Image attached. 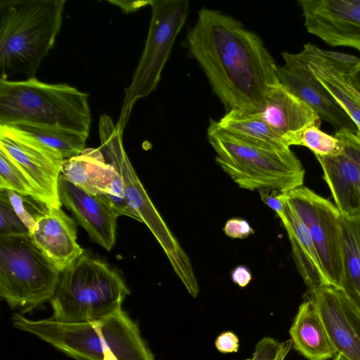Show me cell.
I'll list each match as a JSON object with an SVG mask.
<instances>
[{
	"mask_svg": "<svg viewBox=\"0 0 360 360\" xmlns=\"http://www.w3.org/2000/svg\"><path fill=\"white\" fill-rule=\"evenodd\" d=\"M103 360H117L112 352L108 347H105L104 349V359Z\"/></svg>",
	"mask_w": 360,
	"mask_h": 360,
	"instance_id": "8d00e7d4",
	"label": "cell"
},
{
	"mask_svg": "<svg viewBox=\"0 0 360 360\" xmlns=\"http://www.w3.org/2000/svg\"><path fill=\"white\" fill-rule=\"evenodd\" d=\"M304 298L289 330L292 346L309 360H328L338 352L315 305Z\"/></svg>",
	"mask_w": 360,
	"mask_h": 360,
	"instance_id": "ffe728a7",
	"label": "cell"
},
{
	"mask_svg": "<svg viewBox=\"0 0 360 360\" xmlns=\"http://www.w3.org/2000/svg\"><path fill=\"white\" fill-rule=\"evenodd\" d=\"M100 147L106 162L120 175L127 202L137 221L144 223L155 236L176 274L188 271L191 262L180 243L155 207L139 179L122 143V134L110 116L102 115L99 120Z\"/></svg>",
	"mask_w": 360,
	"mask_h": 360,
	"instance_id": "9c48e42d",
	"label": "cell"
},
{
	"mask_svg": "<svg viewBox=\"0 0 360 360\" xmlns=\"http://www.w3.org/2000/svg\"><path fill=\"white\" fill-rule=\"evenodd\" d=\"M186 45L226 111L259 110L279 82L278 65L261 38L219 11H198Z\"/></svg>",
	"mask_w": 360,
	"mask_h": 360,
	"instance_id": "6da1fadb",
	"label": "cell"
},
{
	"mask_svg": "<svg viewBox=\"0 0 360 360\" xmlns=\"http://www.w3.org/2000/svg\"><path fill=\"white\" fill-rule=\"evenodd\" d=\"M307 32L360 52V0H299Z\"/></svg>",
	"mask_w": 360,
	"mask_h": 360,
	"instance_id": "4fadbf2b",
	"label": "cell"
},
{
	"mask_svg": "<svg viewBox=\"0 0 360 360\" xmlns=\"http://www.w3.org/2000/svg\"><path fill=\"white\" fill-rule=\"evenodd\" d=\"M149 5L151 18L145 46L131 81L124 89L116 124L122 134L135 103L156 89L174 41L189 13L188 0H151Z\"/></svg>",
	"mask_w": 360,
	"mask_h": 360,
	"instance_id": "ba28073f",
	"label": "cell"
},
{
	"mask_svg": "<svg viewBox=\"0 0 360 360\" xmlns=\"http://www.w3.org/2000/svg\"><path fill=\"white\" fill-rule=\"evenodd\" d=\"M130 290L120 274L105 262L84 252L60 272L50 303L52 319L86 322L122 309Z\"/></svg>",
	"mask_w": 360,
	"mask_h": 360,
	"instance_id": "5b68a950",
	"label": "cell"
},
{
	"mask_svg": "<svg viewBox=\"0 0 360 360\" xmlns=\"http://www.w3.org/2000/svg\"><path fill=\"white\" fill-rule=\"evenodd\" d=\"M226 236L233 239H245L255 233L250 223L240 217H233L228 219L223 228Z\"/></svg>",
	"mask_w": 360,
	"mask_h": 360,
	"instance_id": "4dcf8cb0",
	"label": "cell"
},
{
	"mask_svg": "<svg viewBox=\"0 0 360 360\" xmlns=\"http://www.w3.org/2000/svg\"><path fill=\"white\" fill-rule=\"evenodd\" d=\"M210 121L217 128L243 141L268 147L290 148L276 136L257 112L231 110L219 120Z\"/></svg>",
	"mask_w": 360,
	"mask_h": 360,
	"instance_id": "603a6c76",
	"label": "cell"
},
{
	"mask_svg": "<svg viewBox=\"0 0 360 360\" xmlns=\"http://www.w3.org/2000/svg\"><path fill=\"white\" fill-rule=\"evenodd\" d=\"M299 53L319 83L351 117L360 136V107L347 90L343 76L345 64L355 56L323 50L310 42L304 44Z\"/></svg>",
	"mask_w": 360,
	"mask_h": 360,
	"instance_id": "d6986e66",
	"label": "cell"
},
{
	"mask_svg": "<svg viewBox=\"0 0 360 360\" xmlns=\"http://www.w3.org/2000/svg\"><path fill=\"white\" fill-rule=\"evenodd\" d=\"M343 278L341 289L360 312V214H341Z\"/></svg>",
	"mask_w": 360,
	"mask_h": 360,
	"instance_id": "cb8c5ba5",
	"label": "cell"
},
{
	"mask_svg": "<svg viewBox=\"0 0 360 360\" xmlns=\"http://www.w3.org/2000/svg\"><path fill=\"white\" fill-rule=\"evenodd\" d=\"M105 195L119 217L124 215L137 220L135 213L127 202L122 180L118 173L110 186L109 192Z\"/></svg>",
	"mask_w": 360,
	"mask_h": 360,
	"instance_id": "f546056e",
	"label": "cell"
},
{
	"mask_svg": "<svg viewBox=\"0 0 360 360\" xmlns=\"http://www.w3.org/2000/svg\"><path fill=\"white\" fill-rule=\"evenodd\" d=\"M108 2L119 6L125 13L134 12L150 4V1H108Z\"/></svg>",
	"mask_w": 360,
	"mask_h": 360,
	"instance_id": "e575fe53",
	"label": "cell"
},
{
	"mask_svg": "<svg viewBox=\"0 0 360 360\" xmlns=\"http://www.w3.org/2000/svg\"><path fill=\"white\" fill-rule=\"evenodd\" d=\"M282 195L307 226L330 284L341 289L343 249L340 211L304 186Z\"/></svg>",
	"mask_w": 360,
	"mask_h": 360,
	"instance_id": "30bf717a",
	"label": "cell"
},
{
	"mask_svg": "<svg viewBox=\"0 0 360 360\" xmlns=\"http://www.w3.org/2000/svg\"><path fill=\"white\" fill-rule=\"evenodd\" d=\"M65 0L0 1V79L34 77L54 46Z\"/></svg>",
	"mask_w": 360,
	"mask_h": 360,
	"instance_id": "3957f363",
	"label": "cell"
},
{
	"mask_svg": "<svg viewBox=\"0 0 360 360\" xmlns=\"http://www.w3.org/2000/svg\"><path fill=\"white\" fill-rule=\"evenodd\" d=\"M29 122L58 126L89 135V94L67 84H49L35 77L0 79V125Z\"/></svg>",
	"mask_w": 360,
	"mask_h": 360,
	"instance_id": "8992f818",
	"label": "cell"
},
{
	"mask_svg": "<svg viewBox=\"0 0 360 360\" xmlns=\"http://www.w3.org/2000/svg\"><path fill=\"white\" fill-rule=\"evenodd\" d=\"M4 190L14 210L30 232L36 221L51 207L36 196Z\"/></svg>",
	"mask_w": 360,
	"mask_h": 360,
	"instance_id": "4316f807",
	"label": "cell"
},
{
	"mask_svg": "<svg viewBox=\"0 0 360 360\" xmlns=\"http://www.w3.org/2000/svg\"><path fill=\"white\" fill-rule=\"evenodd\" d=\"M333 136L341 143V152L315 157L340 214L354 217L360 214V136L347 129L335 131Z\"/></svg>",
	"mask_w": 360,
	"mask_h": 360,
	"instance_id": "7c38bea8",
	"label": "cell"
},
{
	"mask_svg": "<svg viewBox=\"0 0 360 360\" xmlns=\"http://www.w3.org/2000/svg\"><path fill=\"white\" fill-rule=\"evenodd\" d=\"M0 189L36 196L42 200L30 180L19 165L0 149Z\"/></svg>",
	"mask_w": 360,
	"mask_h": 360,
	"instance_id": "484cf974",
	"label": "cell"
},
{
	"mask_svg": "<svg viewBox=\"0 0 360 360\" xmlns=\"http://www.w3.org/2000/svg\"><path fill=\"white\" fill-rule=\"evenodd\" d=\"M304 297L315 305L337 352L360 360V312L342 290L321 286L308 289Z\"/></svg>",
	"mask_w": 360,
	"mask_h": 360,
	"instance_id": "5bb4252c",
	"label": "cell"
},
{
	"mask_svg": "<svg viewBox=\"0 0 360 360\" xmlns=\"http://www.w3.org/2000/svg\"><path fill=\"white\" fill-rule=\"evenodd\" d=\"M36 245L60 271L85 252L77 242L75 221L58 207H51L30 232Z\"/></svg>",
	"mask_w": 360,
	"mask_h": 360,
	"instance_id": "ac0fdd59",
	"label": "cell"
},
{
	"mask_svg": "<svg viewBox=\"0 0 360 360\" xmlns=\"http://www.w3.org/2000/svg\"><path fill=\"white\" fill-rule=\"evenodd\" d=\"M207 139L215 162L240 188L287 193L304 184V169L290 148L252 143L217 128L210 121Z\"/></svg>",
	"mask_w": 360,
	"mask_h": 360,
	"instance_id": "277c9868",
	"label": "cell"
},
{
	"mask_svg": "<svg viewBox=\"0 0 360 360\" xmlns=\"http://www.w3.org/2000/svg\"><path fill=\"white\" fill-rule=\"evenodd\" d=\"M30 234L14 210L4 189H0V236Z\"/></svg>",
	"mask_w": 360,
	"mask_h": 360,
	"instance_id": "f1b7e54d",
	"label": "cell"
},
{
	"mask_svg": "<svg viewBox=\"0 0 360 360\" xmlns=\"http://www.w3.org/2000/svg\"><path fill=\"white\" fill-rule=\"evenodd\" d=\"M215 347L222 353L236 352L239 348L238 338L233 332H224L217 338Z\"/></svg>",
	"mask_w": 360,
	"mask_h": 360,
	"instance_id": "d6a6232c",
	"label": "cell"
},
{
	"mask_svg": "<svg viewBox=\"0 0 360 360\" xmlns=\"http://www.w3.org/2000/svg\"><path fill=\"white\" fill-rule=\"evenodd\" d=\"M281 345L271 338H264L257 343L252 357L246 360H275Z\"/></svg>",
	"mask_w": 360,
	"mask_h": 360,
	"instance_id": "1f68e13d",
	"label": "cell"
},
{
	"mask_svg": "<svg viewBox=\"0 0 360 360\" xmlns=\"http://www.w3.org/2000/svg\"><path fill=\"white\" fill-rule=\"evenodd\" d=\"M231 278L232 281L239 287L245 288L251 282L252 276L248 266L238 265L232 270Z\"/></svg>",
	"mask_w": 360,
	"mask_h": 360,
	"instance_id": "836d02e7",
	"label": "cell"
},
{
	"mask_svg": "<svg viewBox=\"0 0 360 360\" xmlns=\"http://www.w3.org/2000/svg\"><path fill=\"white\" fill-rule=\"evenodd\" d=\"M333 360H349L347 358H346L345 356H343L341 354L338 353Z\"/></svg>",
	"mask_w": 360,
	"mask_h": 360,
	"instance_id": "74e56055",
	"label": "cell"
},
{
	"mask_svg": "<svg viewBox=\"0 0 360 360\" xmlns=\"http://www.w3.org/2000/svg\"><path fill=\"white\" fill-rule=\"evenodd\" d=\"M58 195L62 205L71 212L77 223L86 230L91 240L110 251L115 243L119 215L105 195L89 193L60 174Z\"/></svg>",
	"mask_w": 360,
	"mask_h": 360,
	"instance_id": "2e32d148",
	"label": "cell"
},
{
	"mask_svg": "<svg viewBox=\"0 0 360 360\" xmlns=\"http://www.w3.org/2000/svg\"><path fill=\"white\" fill-rule=\"evenodd\" d=\"M349 79L353 86L360 91V62L350 72Z\"/></svg>",
	"mask_w": 360,
	"mask_h": 360,
	"instance_id": "d590c367",
	"label": "cell"
},
{
	"mask_svg": "<svg viewBox=\"0 0 360 360\" xmlns=\"http://www.w3.org/2000/svg\"><path fill=\"white\" fill-rule=\"evenodd\" d=\"M13 326L30 333L76 360H103L108 347L117 360H155L137 323L121 309L102 319L64 322L32 320L15 313Z\"/></svg>",
	"mask_w": 360,
	"mask_h": 360,
	"instance_id": "7a4b0ae2",
	"label": "cell"
},
{
	"mask_svg": "<svg viewBox=\"0 0 360 360\" xmlns=\"http://www.w3.org/2000/svg\"><path fill=\"white\" fill-rule=\"evenodd\" d=\"M61 174L82 190L94 194H107L117 174L106 162L99 148H87L77 156L63 160Z\"/></svg>",
	"mask_w": 360,
	"mask_h": 360,
	"instance_id": "7402d4cb",
	"label": "cell"
},
{
	"mask_svg": "<svg viewBox=\"0 0 360 360\" xmlns=\"http://www.w3.org/2000/svg\"><path fill=\"white\" fill-rule=\"evenodd\" d=\"M257 112L290 148L298 146L300 136L306 128L320 127L321 124L316 112L280 82L269 88L262 108Z\"/></svg>",
	"mask_w": 360,
	"mask_h": 360,
	"instance_id": "e0dca14e",
	"label": "cell"
},
{
	"mask_svg": "<svg viewBox=\"0 0 360 360\" xmlns=\"http://www.w3.org/2000/svg\"><path fill=\"white\" fill-rule=\"evenodd\" d=\"M282 57L284 64L277 68L280 83L308 104L335 131L347 129L357 134L354 122L316 79L300 53L283 52Z\"/></svg>",
	"mask_w": 360,
	"mask_h": 360,
	"instance_id": "9a60e30c",
	"label": "cell"
},
{
	"mask_svg": "<svg viewBox=\"0 0 360 360\" xmlns=\"http://www.w3.org/2000/svg\"><path fill=\"white\" fill-rule=\"evenodd\" d=\"M281 195L288 216L282 224L290 243L295 263L305 285L308 289L331 285L307 226Z\"/></svg>",
	"mask_w": 360,
	"mask_h": 360,
	"instance_id": "44dd1931",
	"label": "cell"
},
{
	"mask_svg": "<svg viewBox=\"0 0 360 360\" xmlns=\"http://www.w3.org/2000/svg\"><path fill=\"white\" fill-rule=\"evenodd\" d=\"M298 146L307 147L320 156L335 155L342 150L341 143L336 137L316 126H310L302 132Z\"/></svg>",
	"mask_w": 360,
	"mask_h": 360,
	"instance_id": "83f0119b",
	"label": "cell"
},
{
	"mask_svg": "<svg viewBox=\"0 0 360 360\" xmlns=\"http://www.w3.org/2000/svg\"><path fill=\"white\" fill-rule=\"evenodd\" d=\"M0 149L19 165L44 202L61 207L58 179L64 159L57 150L8 125H0Z\"/></svg>",
	"mask_w": 360,
	"mask_h": 360,
	"instance_id": "8fae6325",
	"label": "cell"
},
{
	"mask_svg": "<svg viewBox=\"0 0 360 360\" xmlns=\"http://www.w3.org/2000/svg\"><path fill=\"white\" fill-rule=\"evenodd\" d=\"M7 125L57 150L64 160L80 155L86 148V141L89 136L58 126L29 122H17Z\"/></svg>",
	"mask_w": 360,
	"mask_h": 360,
	"instance_id": "d4e9b609",
	"label": "cell"
},
{
	"mask_svg": "<svg viewBox=\"0 0 360 360\" xmlns=\"http://www.w3.org/2000/svg\"><path fill=\"white\" fill-rule=\"evenodd\" d=\"M60 271L30 234L0 236V297L26 313L53 296Z\"/></svg>",
	"mask_w": 360,
	"mask_h": 360,
	"instance_id": "52a82bcc",
	"label": "cell"
}]
</instances>
